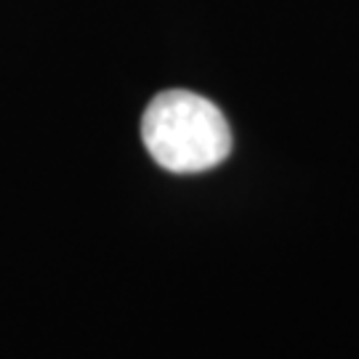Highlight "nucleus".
Segmentation results:
<instances>
[{
    "label": "nucleus",
    "mask_w": 359,
    "mask_h": 359,
    "mask_svg": "<svg viewBox=\"0 0 359 359\" xmlns=\"http://www.w3.org/2000/svg\"><path fill=\"white\" fill-rule=\"evenodd\" d=\"M147 152L170 173H203L231 152V128L224 112L192 90H163L142 117Z\"/></svg>",
    "instance_id": "f257e3e1"
}]
</instances>
